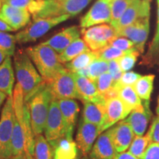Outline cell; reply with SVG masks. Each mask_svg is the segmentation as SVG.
<instances>
[{"label":"cell","instance_id":"8992f818","mask_svg":"<svg viewBox=\"0 0 159 159\" xmlns=\"http://www.w3.org/2000/svg\"><path fill=\"white\" fill-rule=\"evenodd\" d=\"M70 17L69 15H63L58 17L34 20L33 23L30 24L28 27L15 35L16 39L19 43H26L36 41L52 27L66 21Z\"/></svg>","mask_w":159,"mask_h":159},{"label":"cell","instance_id":"c3c4849f","mask_svg":"<svg viewBox=\"0 0 159 159\" xmlns=\"http://www.w3.org/2000/svg\"><path fill=\"white\" fill-rule=\"evenodd\" d=\"M6 57H7V56H6V55H5V53H4L2 50L0 49V64H1V63L3 62L4 60L6 58Z\"/></svg>","mask_w":159,"mask_h":159},{"label":"cell","instance_id":"4fadbf2b","mask_svg":"<svg viewBox=\"0 0 159 159\" xmlns=\"http://www.w3.org/2000/svg\"><path fill=\"white\" fill-rule=\"evenodd\" d=\"M105 116L104 123L101 130L102 133L111 128L120 121L124 120L131 112L130 109L125 105L119 97L105 99Z\"/></svg>","mask_w":159,"mask_h":159},{"label":"cell","instance_id":"8d00e7d4","mask_svg":"<svg viewBox=\"0 0 159 159\" xmlns=\"http://www.w3.org/2000/svg\"><path fill=\"white\" fill-rule=\"evenodd\" d=\"M139 54L140 52L136 49H135L127 52L123 56L116 60L123 72L129 71L134 68Z\"/></svg>","mask_w":159,"mask_h":159},{"label":"cell","instance_id":"7c38bea8","mask_svg":"<svg viewBox=\"0 0 159 159\" xmlns=\"http://www.w3.org/2000/svg\"><path fill=\"white\" fill-rule=\"evenodd\" d=\"M111 0H97L80 20V27L89 28L102 23H111Z\"/></svg>","mask_w":159,"mask_h":159},{"label":"cell","instance_id":"836d02e7","mask_svg":"<svg viewBox=\"0 0 159 159\" xmlns=\"http://www.w3.org/2000/svg\"><path fill=\"white\" fill-rule=\"evenodd\" d=\"M133 0H111V21L110 25H114L122 17L132 2Z\"/></svg>","mask_w":159,"mask_h":159},{"label":"cell","instance_id":"11a10c76","mask_svg":"<svg viewBox=\"0 0 159 159\" xmlns=\"http://www.w3.org/2000/svg\"><path fill=\"white\" fill-rule=\"evenodd\" d=\"M148 1H150H150H151V0H148Z\"/></svg>","mask_w":159,"mask_h":159},{"label":"cell","instance_id":"3957f363","mask_svg":"<svg viewBox=\"0 0 159 159\" xmlns=\"http://www.w3.org/2000/svg\"><path fill=\"white\" fill-rule=\"evenodd\" d=\"M54 97L47 83L30 97L27 103L30 114L31 127L34 136L44 131L49 105Z\"/></svg>","mask_w":159,"mask_h":159},{"label":"cell","instance_id":"603a6c76","mask_svg":"<svg viewBox=\"0 0 159 159\" xmlns=\"http://www.w3.org/2000/svg\"><path fill=\"white\" fill-rule=\"evenodd\" d=\"M14 83V74L12 67L11 59L6 57L0 65V91L11 96L13 95V85Z\"/></svg>","mask_w":159,"mask_h":159},{"label":"cell","instance_id":"7402d4cb","mask_svg":"<svg viewBox=\"0 0 159 159\" xmlns=\"http://www.w3.org/2000/svg\"><path fill=\"white\" fill-rule=\"evenodd\" d=\"M84 104L82 119L84 122L95 125L102 134V127L105 116V103H94L88 101L83 102Z\"/></svg>","mask_w":159,"mask_h":159},{"label":"cell","instance_id":"1f68e13d","mask_svg":"<svg viewBox=\"0 0 159 159\" xmlns=\"http://www.w3.org/2000/svg\"><path fill=\"white\" fill-rule=\"evenodd\" d=\"M150 143V140L148 135L142 136H135L134 140L129 147L128 152L136 158L142 159Z\"/></svg>","mask_w":159,"mask_h":159},{"label":"cell","instance_id":"ba28073f","mask_svg":"<svg viewBox=\"0 0 159 159\" xmlns=\"http://www.w3.org/2000/svg\"><path fill=\"white\" fill-rule=\"evenodd\" d=\"M55 99H79L74 73L67 69L61 71L56 77L47 83Z\"/></svg>","mask_w":159,"mask_h":159},{"label":"cell","instance_id":"f35d334b","mask_svg":"<svg viewBox=\"0 0 159 159\" xmlns=\"http://www.w3.org/2000/svg\"><path fill=\"white\" fill-rule=\"evenodd\" d=\"M2 2L12 7L28 10L32 15L39 9L41 4V0H2Z\"/></svg>","mask_w":159,"mask_h":159},{"label":"cell","instance_id":"4316f807","mask_svg":"<svg viewBox=\"0 0 159 159\" xmlns=\"http://www.w3.org/2000/svg\"><path fill=\"white\" fill-rule=\"evenodd\" d=\"M54 153V148L42 134L34 137V152L33 156L35 159H53Z\"/></svg>","mask_w":159,"mask_h":159},{"label":"cell","instance_id":"7dc6e473","mask_svg":"<svg viewBox=\"0 0 159 159\" xmlns=\"http://www.w3.org/2000/svg\"><path fill=\"white\" fill-rule=\"evenodd\" d=\"M6 97H7V94H5V93L0 91V106H1V105L2 104L4 101H5Z\"/></svg>","mask_w":159,"mask_h":159},{"label":"cell","instance_id":"681fc988","mask_svg":"<svg viewBox=\"0 0 159 159\" xmlns=\"http://www.w3.org/2000/svg\"><path fill=\"white\" fill-rule=\"evenodd\" d=\"M7 159H26V156H25V154H22V155H19V156H18L12 157V158H7Z\"/></svg>","mask_w":159,"mask_h":159},{"label":"cell","instance_id":"8fae6325","mask_svg":"<svg viewBox=\"0 0 159 159\" xmlns=\"http://www.w3.org/2000/svg\"><path fill=\"white\" fill-rule=\"evenodd\" d=\"M150 2L148 0H133L122 17L111 26L116 31L132 25L139 20L150 17Z\"/></svg>","mask_w":159,"mask_h":159},{"label":"cell","instance_id":"9c48e42d","mask_svg":"<svg viewBox=\"0 0 159 159\" xmlns=\"http://www.w3.org/2000/svg\"><path fill=\"white\" fill-rule=\"evenodd\" d=\"M83 41L90 50L98 51L109 44L111 39L116 36V30L111 25H102L82 29Z\"/></svg>","mask_w":159,"mask_h":159},{"label":"cell","instance_id":"f546056e","mask_svg":"<svg viewBox=\"0 0 159 159\" xmlns=\"http://www.w3.org/2000/svg\"><path fill=\"white\" fill-rule=\"evenodd\" d=\"M95 59H97V56L94 52L91 50L85 51L66 63L65 68L73 73L77 72L81 69L89 66V65Z\"/></svg>","mask_w":159,"mask_h":159},{"label":"cell","instance_id":"ffe728a7","mask_svg":"<svg viewBox=\"0 0 159 159\" xmlns=\"http://www.w3.org/2000/svg\"><path fill=\"white\" fill-rule=\"evenodd\" d=\"M74 76L80 99L82 102L88 101L94 103L105 102V98L99 94L94 82L77 73H74Z\"/></svg>","mask_w":159,"mask_h":159},{"label":"cell","instance_id":"484cf974","mask_svg":"<svg viewBox=\"0 0 159 159\" xmlns=\"http://www.w3.org/2000/svg\"><path fill=\"white\" fill-rule=\"evenodd\" d=\"M88 50H90L88 46L83 41V39L79 38L73 41L69 47H66V49H64V51L58 55L59 61L62 64L66 63L78 56L79 55Z\"/></svg>","mask_w":159,"mask_h":159},{"label":"cell","instance_id":"30bf717a","mask_svg":"<svg viewBox=\"0 0 159 159\" xmlns=\"http://www.w3.org/2000/svg\"><path fill=\"white\" fill-rule=\"evenodd\" d=\"M149 20L150 17L144 18L128 27L116 30V36L128 38L134 42L137 50L142 53L150 30Z\"/></svg>","mask_w":159,"mask_h":159},{"label":"cell","instance_id":"db71d44e","mask_svg":"<svg viewBox=\"0 0 159 159\" xmlns=\"http://www.w3.org/2000/svg\"><path fill=\"white\" fill-rule=\"evenodd\" d=\"M78 159H89L88 158H86V157H83V158H78Z\"/></svg>","mask_w":159,"mask_h":159},{"label":"cell","instance_id":"5bb4252c","mask_svg":"<svg viewBox=\"0 0 159 159\" xmlns=\"http://www.w3.org/2000/svg\"><path fill=\"white\" fill-rule=\"evenodd\" d=\"M152 116L150 109V101H144L142 105L131 111L124 120L131 127L135 136H142L146 132L149 121Z\"/></svg>","mask_w":159,"mask_h":159},{"label":"cell","instance_id":"2e32d148","mask_svg":"<svg viewBox=\"0 0 159 159\" xmlns=\"http://www.w3.org/2000/svg\"><path fill=\"white\" fill-rule=\"evenodd\" d=\"M99 135V129L96 125L81 119L77 130L76 144L84 156L90 153L95 140Z\"/></svg>","mask_w":159,"mask_h":159},{"label":"cell","instance_id":"5b68a950","mask_svg":"<svg viewBox=\"0 0 159 159\" xmlns=\"http://www.w3.org/2000/svg\"><path fill=\"white\" fill-rule=\"evenodd\" d=\"M14 120L13 95H11L6 100L0 118V159L11 158V138Z\"/></svg>","mask_w":159,"mask_h":159},{"label":"cell","instance_id":"e575fe53","mask_svg":"<svg viewBox=\"0 0 159 159\" xmlns=\"http://www.w3.org/2000/svg\"><path fill=\"white\" fill-rule=\"evenodd\" d=\"M16 39L13 35L0 31V49L7 57L13 56L15 53Z\"/></svg>","mask_w":159,"mask_h":159},{"label":"cell","instance_id":"83f0119b","mask_svg":"<svg viewBox=\"0 0 159 159\" xmlns=\"http://www.w3.org/2000/svg\"><path fill=\"white\" fill-rule=\"evenodd\" d=\"M154 79L155 75H153L142 76L133 86L137 95L142 100L150 101L153 89Z\"/></svg>","mask_w":159,"mask_h":159},{"label":"cell","instance_id":"60d3db41","mask_svg":"<svg viewBox=\"0 0 159 159\" xmlns=\"http://www.w3.org/2000/svg\"><path fill=\"white\" fill-rule=\"evenodd\" d=\"M142 77V75L134 71H126L123 72L121 78L114 85L116 87L126 86V85H130L134 86L137 80Z\"/></svg>","mask_w":159,"mask_h":159},{"label":"cell","instance_id":"4dcf8cb0","mask_svg":"<svg viewBox=\"0 0 159 159\" xmlns=\"http://www.w3.org/2000/svg\"><path fill=\"white\" fill-rule=\"evenodd\" d=\"M158 5V17H157V27L156 35L149 47V50L144 57L145 64L159 63V0H156Z\"/></svg>","mask_w":159,"mask_h":159},{"label":"cell","instance_id":"9a60e30c","mask_svg":"<svg viewBox=\"0 0 159 159\" xmlns=\"http://www.w3.org/2000/svg\"><path fill=\"white\" fill-rule=\"evenodd\" d=\"M110 129L111 138L117 153L125 152L134 140L135 134L125 120L119 122Z\"/></svg>","mask_w":159,"mask_h":159},{"label":"cell","instance_id":"b9f144b4","mask_svg":"<svg viewBox=\"0 0 159 159\" xmlns=\"http://www.w3.org/2000/svg\"><path fill=\"white\" fill-rule=\"evenodd\" d=\"M150 142H155L159 144V116H157L153 119L148 134Z\"/></svg>","mask_w":159,"mask_h":159},{"label":"cell","instance_id":"d590c367","mask_svg":"<svg viewBox=\"0 0 159 159\" xmlns=\"http://www.w3.org/2000/svg\"><path fill=\"white\" fill-rule=\"evenodd\" d=\"M94 83L96 85L99 94L102 95L103 97H105L107 93L115 85L114 79L108 71L97 77L94 81Z\"/></svg>","mask_w":159,"mask_h":159},{"label":"cell","instance_id":"816d5d0a","mask_svg":"<svg viewBox=\"0 0 159 159\" xmlns=\"http://www.w3.org/2000/svg\"><path fill=\"white\" fill-rule=\"evenodd\" d=\"M25 156H26V159H33V156H32L29 152H25Z\"/></svg>","mask_w":159,"mask_h":159},{"label":"cell","instance_id":"ee69618b","mask_svg":"<svg viewBox=\"0 0 159 159\" xmlns=\"http://www.w3.org/2000/svg\"><path fill=\"white\" fill-rule=\"evenodd\" d=\"M142 159H159V144L150 142Z\"/></svg>","mask_w":159,"mask_h":159},{"label":"cell","instance_id":"ac0fdd59","mask_svg":"<svg viewBox=\"0 0 159 159\" xmlns=\"http://www.w3.org/2000/svg\"><path fill=\"white\" fill-rule=\"evenodd\" d=\"M117 154L111 138L110 129L105 130L93 145L89 156L91 159H114Z\"/></svg>","mask_w":159,"mask_h":159},{"label":"cell","instance_id":"cb8c5ba5","mask_svg":"<svg viewBox=\"0 0 159 159\" xmlns=\"http://www.w3.org/2000/svg\"><path fill=\"white\" fill-rule=\"evenodd\" d=\"M77 148L76 142L73 139L65 137L55 147L53 159H77Z\"/></svg>","mask_w":159,"mask_h":159},{"label":"cell","instance_id":"d6a6232c","mask_svg":"<svg viewBox=\"0 0 159 159\" xmlns=\"http://www.w3.org/2000/svg\"><path fill=\"white\" fill-rule=\"evenodd\" d=\"M87 70H88V78L94 82L100 75L108 72V61H102L98 58L95 59L89 65V66H87Z\"/></svg>","mask_w":159,"mask_h":159},{"label":"cell","instance_id":"277c9868","mask_svg":"<svg viewBox=\"0 0 159 159\" xmlns=\"http://www.w3.org/2000/svg\"><path fill=\"white\" fill-rule=\"evenodd\" d=\"M91 0H41L40 7L33 17L34 20L58 17L63 15L74 16L80 13Z\"/></svg>","mask_w":159,"mask_h":159},{"label":"cell","instance_id":"44dd1931","mask_svg":"<svg viewBox=\"0 0 159 159\" xmlns=\"http://www.w3.org/2000/svg\"><path fill=\"white\" fill-rule=\"evenodd\" d=\"M80 35V32L78 27L77 26H72L63 30L62 31L49 39L48 41L42 43L49 46L57 53L61 54L73 41L79 39Z\"/></svg>","mask_w":159,"mask_h":159},{"label":"cell","instance_id":"7a4b0ae2","mask_svg":"<svg viewBox=\"0 0 159 159\" xmlns=\"http://www.w3.org/2000/svg\"><path fill=\"white\" fill-rule=\"evenodd\" d=\"M25 52L35 63L41 76L47 83L52 81L59 73L66 69L60 62L56 52L42 43L26 49Z\"/></svg>","mask_w":159,"mask_h":159},{"label":"cell","instance_id":"ab89813d","mask_svg":"<svg viewBox=\"0 0 159 159\" xmlns=\"http://www.w3.org/2000/svg\"><path fill=\"white\" fill-rule=\"evenodd\" d=\"M109 45L112 46V47L119 49V50L125 52L136 49L134 42H132L130 39H126L125 37H114V39H111Z\"/></svg>","mask_w":159,"mask_h":159},{"label":"cell","instance_id":"52a82bcc","mask_svg":"<svg viewBox=\"0 0 159 159\" xmlns=\"http://www.w3.org/2000/svg\"><path fill=\"white\" fill-rule=\"evenodd\" d=\"M44 132L46 139L54 150L57 143L66 136V129L62 114L57 100L55 98L52 100L49 105Z\"/></svg>","mask_w":159,"mask_h":159},{"label":"cell","instance_id":"f6af8a7d","mask_svg":"<svg viewBox=\"0 0 159 159\" xmlns=\"http://www.w3.org/2000/svg\"><path fill=\"white\" fill-rule=\"evenodd\" d=\"M114 159H139L136 156H133L132 154L128 152H123L120 153H117L115 156Z\"/></svg>","mask_w":159,"mask_h":159},{"label":"cell","instance_id":"f5cc1de1","mask_svg":"<svg viewBox=\"0 0 159 159\" xmlns=\"http://www.w3.org/2000/svg\"><path fill=\"white\" fill-rule=\"evenodd\" d=\"M2 4H3V2H2V0H0V9H1L2 6Z\"/></svg>","mask_w":159,"mask_h":159},{"label":"cell","instance_id":"6da1fadb","mask_svg":"<svg viewBox=\"0 0 159 159\" xmlns=\"http://www.w3.org/2000/svg\"><path fill=\"white\" fill-rule=\"evenodd\" d=\"M14 65L18 83L22 89L25 102H27L46 82L25 51H17L14 55Z\"/></svg>","mask_w":159,"mask_h":159},{"label":"cell","instance_id":"d4e9b609","mask_svg":"<svg viewBox=\"0 0 159 159\" xmlns=\"http://www.w3.org/2000/svg\"><path fill=\"white\" fill-rule=\"evenodd\" d=\"M25 153V132L22 126L15 116L11 138V158Z\"/></svg>","mask_w":159,"mask_h":159},{"label":"cell","instance_id":"7bdbcfd3","mask_svg":"<svg viewBox=\"0 0 159 159\" xmlns=\"http://www.w3.org/2000/svg\"><path fill=\"white\" fill-rule=\"evenodd\" d=\"M108 72L112 76L113 79H114V83L116 84L119 80H120L121 77H122L123 74V71L121 69L120 66H119L116 60L111 61L108 62Z\"/></svg>","mask_w":159,"mask_h":159},{"label":"cell","instance_id":"e0dca14e","mask_svg":"<svg viewBox=\"0 0 159 159\" xmlns=\"http://www.w3.org/2000/svg\"><path fill=\"white\" fill-rule=\"evenodd\" d=\"M0 19L16 30L30 22V13L27 9L17 8L3 3L0 9Z\"/></svg>","mask_w":159,"mask_h":159},{"label":"cell","instance_id":"74e56055","mask_svg":"<svg viewBox=\"0 0 159 159\" xmlns=\"http://www.w3.org/2000/svg\"><path fill=\"white\" fill-rule=\"evenodd\" d=\"M94 52L96 54L97 58L108 61V62L111 61L119 59V57L123 56L126 53L125 52L119 50L109 44L98 51Z\"/></svg>","mask_w":159,"mask_h":159},{"label":"cell","instance_id":"d6986e66","mask_svg":"<svg viewBox=\"0 0 159 159\" xmlns=\"http://www.w3.org/2000/svg\"><path fill=\"white\" fill-rule=\"evenodd\" d=\"M58 102L66 129V138L72 139L75 122L80 108L76 101L72 99H57Z\"/></svg>","mask_w":159,"mask_h":159},{"label":"cell","instance_id":"bcb514c9","mask_svg":"<svg viewBox=\"0 0 159 159\" xmlns=\"http://www.w3.org/2000/svg\"><path fill=\"white\" fill-rule=\"evenodd\" d=\"M15 30L13 28H12V27H10L7 25V24H5L4 21H2L1 19H0V31H4V32H6V31H14Z\"/></svg>","mask_w":159,"mask_h":159},{"label":"cell","instance_id":"f907efd6","mask_svg":"<svg viewBox=\"0 0 159 159\" xmlns=\"http://www.w3.org/2000/svg\"><path fill=\"white\" fill-rule=\"evenodd\" d=\"M156 114H157V116H159V96H158V102H157Z\"/></svg>","mask_w":159,"mask_h":159},{"label":"cell","instance_id":"f1b7e54d","mask_svg":"<svg viewBox=\"0 0 159 159\" xmlns=\"http://www.w3.org/2000/svg\"><path fill=\"white\" fill-rule=\"evenodd\" d=\"M116 88L118 89V97L119 99L131 111L142 105V100L137 95L133 86L126 85Z\"/></svg>","mask_w":159,"mask_h":159}]
</instances>
